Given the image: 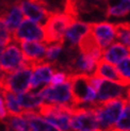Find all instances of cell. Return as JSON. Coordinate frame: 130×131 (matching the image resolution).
I'll return each mask as SVG.
<instances>
[{"label":"cell","instance_id":"cell-31","mask_svg":"<svg viewBox=\"0 0 130 131\" xmlns=\"http://www.w3.org/2000/svg\"><path fill=\"white\" fill-rule=\"evenodd\" d=\"M3 47H4V46L0 45V57H1V53H2V51H3Z\"/></svg>","mask_w":130,"mask_h":131},{"label":"cell","instance_id":"cell-27","mask_svg":"<svg viewBox=\"0 0 130 131\" xmlns=\"http://www.w3.org/2000/svg\"><path fill=\"white\" fill-rule=\"evenodd\" d=\"M129 13L126 12L125 10H123L121 6L117 4V5H114V6H110L108 5V8L106 10V17L109 18V17H124L126 15H128Z\"/></svg>","mask_w":130,"mask_h":131},{"label":"cell","instance_id":"cell-11","mask_svg":"<svg viewBox=\"0 0 130 131\" xmlns=\"http://www.w3.org/2000/svg\"><path fill=\"white\" fill-rule=\"evenodd\" d=\"M90 30L93 33L96 42L99 47L105 50L111 45L115 38V29L114 24L102 21V23H91Z\"/></svg>","mask_w":130,"mask_h":131},{"label":"cell","instance_id":"cell-23","mask_svg":"<svg viewBox=\"0 0 130 131\" xmlns=\"http://www.w3.org/2000/svg\"><path fill=\"white\" fill-rule=\"evenodd\" d=\"M64 47V43H56L50 45L49 47H47L46 49V53H45V59L44 61L46 63H51L52 64L58 58L60 57V53Z\"/></svg>","mask_w":130,"mask_h":131},{"label":"cell","instance_id":"cell-4","mask_svg":"<svg viewBox=\"0 0 130 131\" xmlns=\"http://www.w3.org/2000/svg\"><path fill=\"white\" fill-rule=\"evenodd\" d=\"M32 70L30 65H26L9 75L0 73V91H6L17 95L29 92Z\"/></svg>","mask_w":130,"mask_h":131},{"label":"cell","instance_id":"cell-1","mask_svg":"<svg viewBox=\"0 0 130 131\" xmlns=\"http://www.w3.org/2000/svg\"><path fill=\"white\" fill-rule=\"evenodd\" d=\"M67 80L70 85L74 108L92 107L96 101V91L90 83V76L85 74H68Z\"/></svg>","mask_w":130,"mask_h":131},{"label":"cell","instance_id":"cell-30","mask_svg":"<svg viewBox=\"0 0 130 131\" xmlns=\"http://www.w3.org/2000/svg\"><path fill=\"white\" fill-rule=\"evenodd\" d=\"M118 5L126 12H128V13L130 12V0H121Z\"/></svg>","mask_w":130,"mask_h":131},{"label":"cell","instance_id":"cell-13","mask_svg":"<svg viewBox=\"0 0 130 131\" xmlns=\"http://www.w3.org/2000/svg\"><path fill=\"white\" fill-rule=\"evenodd\" d=\"M93 76L99 78V79H102V80L106 79L107 81L120 84V85H123V86H130L120 76L117 70H116V67H114V65L108 63L107 61L103 60V59H100V60L97 62Z\"/></svg>","mask_w":130,"mask_h":131},{"label":"cell","instance_id":"cell-29","mask_svg":"<svg viewBox=\"0 0 130 131\" xmlns=\"http://www.w3.org/2000/svg\"><path fill=\"white\" fill-rule=\"evenodd\" d=\"M6 116H8V113H6L4 102L2 100V98H1V95H0V119H4Z\"/></svg>","mask_w":130,"mask_h":131},{"label":"cell","instance_id":"cell-6","mask_svg":"<svg viewBox=\"0 0 130 131\" xmlns=\"http://www.w3.org/2000/svg\"><path fill=\"white\" fill-rule=\"evenodd\" d=\"M38 94L42 96L43 101L46 103L74 108L68 80L55 86L45 85L41 91H38Z\"/></svg>","mask_w":130,"mask_h":131},{"label":"cell","instance_id":"cell-5","mask_svg":"<svg viewBox=\"0 0 130 131\" xmlns=\"http://www.w3.org/2000/svg\"><path fill=\"white\" fill-rule=\"evenodd\" d=\"M69 127L71 131H99L93 108H73L70 113Z\"/></svg>","mask_w":130,"mask_h":131},{"label":"cell","instance_id":"cell-10","mask_svg":"<svg viewBox=\"0 0 130 131\" xmlns=\"http://www.w3.org/2000/svg\"><path fill=\"white\" fill-rule=\"evenodd\" d=\"M21 54L24 61L29 64L33 69L34 66L45 63V53H46L47 46L40 42H20Z\"/></svg>","mask_w":130,"mask_h":131},{"label":"cell","instance_id":"cell-22","mask_svg":"<svg viewBox=\"0 0 130 131\" xmlns=\"http://www.w3.org/2000/svg\"><path fill=\"white\" fill-rule=\"evenodd\" d=\"M111 131H130V101H127L124 110Z\"/></svg>","mask_w":130,"mask_h":131},{"label":"cell","instance_id":"cell-2","mask_svg":"<svg viewBox=\"0 0 130 131\" xmlns=\"http://www.w3.org/2000/svg\"><path fill=\"white\" fill-rule=\"evenodd\" d=\"M126 99H111L101 103H93L99 131H111L124 110Z\"/></svg>","mask_w":130,"mask_h":131},{"label":"cell","instance_id":"cell-16","mask_svg":"<svg viewBox=\"0 0 130 131\" xmlns=\"http://www.w3.org/2000/svg\"><path fill=\"white\" fill-rule=\"evenodd\" d=\"M89 30H90V24L77 20L75 24H73L65 31L64 36H63L64 43L67 42L69 48H77L76 46L78 45V42L80 41V38Z\"/></svg>","mask_w":130,"mask_h":131},{"label":"cell","instance_id":"cell-15","mask_svg":"<svg viewBox=\"0 0 130 131\" xmlns=\"http://www.w3.org/2000/svg\"><path fill=\"white\" fill-rule=\"evenodd\" d=\"M53 66L51 63H41L33 67L29 91L35 90L41 85H47L50 81V78L53 74Z\"/></svg>","mask_w":130,"mask_h":131},{"label":"cell","instance_id":"cell-14","mask_svg":"<svg viewBox=\"0 0 130 131\" xmlns=\"http://www.w3.org/2000/svg\"><path fill=\"white\" fill-rule=\"evenodd\" d=\"M19 5H20L23 14H25L26 17L40 25L46 23L49 16L52 14V12H50L48 9L30 2L29 0H19Z\"/></svg>","mask_w":130,"mask_h":131},{"label":"cell","instance_id":"cell-3","mask_svg":"<svg viewBox=\"0 0 130 131\" xmlns=\"http://www.w3.org/2000/svg\"><path fill=\"white\" fill-rule=\"evenodd\" d=\"M77 21V18L64 14V13H52L43 26L44 42L52 45L56 43H64L63 36L68 27Z\"/></svg>","mask_w":130,"mask_h":131},{"label":"cell","instance_id":"cell-24","mask_svg":"<svg viewBox=\"0 0 130 131\" xmlns=\"http://www.w3.org/2000/svg\"><path fill=\"white\" fill-rule=\"evenodd\" d=\"M9 126L14 131H31L29 123L27 119L20 116H10V118L6 121Z\"/></svg>","mask_w":130,"mask_h":131},{"label":"cell","instance_id":"cell-28","mask_svg":"<svg viewBox=\"0 0 130 131\" xmlns=\"http://www.w3.org/2000/svg\"><path fill=\"white\" fill-rule=\"evenodd\" d=\"M12 42V35H11V32L6 29L5 25L0 21V45L5 46V45H9Z\"/></svg>","mask_w":130,"mask_h":131},{"label":"cell","instance_id":"cell-26","mask_svg":"<svg viewBox=\"0 0 130 131\" xmlns=\"http://www.w3.org/2000/svg\"><path fill=\"white\" fill-rule=\"evenodd\" d=\"M67 76H68V74H66L65 71L57 70L56 73L52 74V76H51L48 85L49 86H55V85H59V84H62L64 82H66Z\"/></svg>","mask_w":130,"mask_h":131},{"label":"cell","instance_id":"cell-9","mask_svg":"<svg viewBox=\"0 0 130 131\" xmlns=\"http://www.w3.org/2000/svg\"><path fill=\"white\" fill-rule=\"evenodd\" d=\"M129 86H123L120 84L102 80L96 91V101L94 103H101L111 99H126Z\"/></svg>","mask_w":130,"mask_h":131},{"label":"cell","instance_id":"cell-20","mask_svg":"<svg viewBox=\"0 0 130 131\" xmlns=\"http://www.w3.org/2000/svg\"><path fill=\"white\" fill-rule=\"evenodd\" d=\"M27 121L29 123L31 131H61L58 127L41 117L37 112L32 116L28 117Z\"/></svg>","mask_w":130,"mask_h":131},{"label":"cell","instance_id":"cell-19","mask_svg":"<svg viewBox=\"0 0 130 131\" xmlns=\"http://www.w3.org/2000/svg\"><path fill=\"white\" fill-rule=\"evenodd\" d=\"M2 97L4 100V107L6 110V113L9 116H23L24 110L18 104V101L16 99V96L14 94L10 93L6 91H1Z\"/></svg>","mask_w":130,"mask_h":131},{"label":"cell","instance_id":"cell-12","mask_svg":"<svg viewBox=\"0 0 130 131\" xmlns=\"http://www.w3.org/2000/svg\"><path fill=\"white\" fill-rule=\"evenodd\" d=\"M77 46H78L77 49L80 52V54L86 56L95 62H98L102 57V49L99 47L98 43L96 42L91 30H89L80 38V41L78 42Z\"/></svg>","mask_w":130,"mask_h":131},{"label":"cell","instance_id":"cell-18","mask_svg":"<svg viewBox=\"0 0 130 131\" xmlns=\"http://www.w3.org/2000/svg\"><path fill=\"white\" fill-rule=\"evenodd\" d=\"M16 99L23 110H35L40 107V104L44 102L43 98L38 94V92L37 93L27 92V93L24 94H19L16 96Z\"/></svg>","mask_w":130,"mask_h":131},{"label":"cell","instance_id":"cell-7","mask_svg":"<svg viewBox=\"0 0 130 131\" xmlns=\"http://www.w3.org/2000/svg\"><path fill=\"white\" fill-rule=\"evenodd\" d=\"M26 65L29 64L24 61L21 51L16 44H9L8 47L3 49L0 57V73L9 75Z\"/></svg>","mask_w":130,"mask_h":131},{"label":"cell","instance_id":"cell-8","mask_svg":"<svg viewBox=\"0 0 130 131\" xmlns=\"http://www.w3.org/2000/svg\"><path fill=\"white\" fill-rule=\"evenodd\" d=\"M12 40L16 43L20 42H42L44 41L43 26L30 20L25 19L18 26V28L13 32Z\"/></svg>","mask_w":130,"mask_h":131},{"label":"cell","instance_id":"cell-25","mask_svg":"<svg viewBox=\"0 0 130 131\" xmlns=\"http://www.w3.org/2000/svg\"><path fill=\"white\" fill-rule=\"evenodd\" d=\"M116 70H117L120 76L130 85V56L126 57L117 63Z\"/></svg>","mask_w":130,"mask_h":131},{"label":"cell","instance_id":"cell-21","mask_svg":"<svg viewBox=\"0 0 130 131\" xmlns=\"http://www.w3.org/2000/svg\"><path fill=\"white\" fill-rule=\"evenodd\" d=\"M115 37L123 44L127 46L130 51V23H120L114 25Z\"/></svg>","mask_w":130,"mask_h":131},{"label":"cell","instance_id":"cell-17","mask_svg":"<svg viewBox=\"0 0 130 131\" xmlns=\"http://www.w3.org/2000/svg\"><path fill=\"white\" fill-rule=\"evenodd\" d=\"M130 56V51L125 45L122 43L115 42L102 50V59L110 64H117L123 59Z\"/></svg>","mask_w":130,"mask_h":131}]
</instances>
